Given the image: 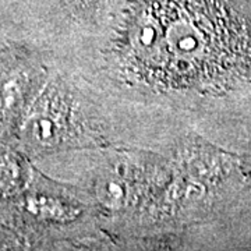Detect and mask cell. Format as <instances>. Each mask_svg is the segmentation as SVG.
<instances>
[{
  "label": "cell",
  "mask_w": 251,
  "mask_h": 251,
  "mask_svg": "<svg viewBox=\"0 0 251 251\" xmlns=\"http://www.w3.org/2000/svg\"><path fill=\"white\" fill-rule=\"evenodd\" d=\"M237 34L222 0H143L127 23V54L156 84L206 85L234 64Z\"/></svg>",
  "instance_id": "1"
}]
</instances>
